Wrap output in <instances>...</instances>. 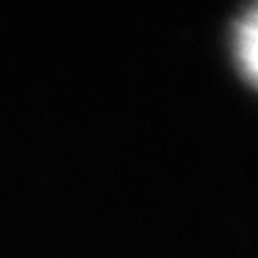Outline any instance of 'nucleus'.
<instances>
[{
    "mask_svg": "<svg viewBox=\"0 0 258 258\" xmlns=\"http://www.w3.org/2000/svg\"><path fill=\"white\" fill-rule=\"evenodd\" d=\"M233 60L243 81L258 90V5H251L233 23Z\"/></svg>",
    "mask_w": 258,
    "mask_h": 258,
    "instance_id": "f257e3e1",
    "label": "nucleus"
}]
</instances>
